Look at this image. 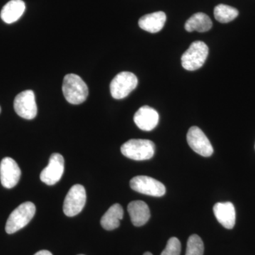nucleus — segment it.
I'll return each mask as SVG.
<instances>
[{"label":"nucleus","instance_id":"obj_1","mask_svg":"<svg viewBox=\"0 0 255 255\" xmlns=\"http://www.w3.org/2000/svg\"><path fill=\"white\" fill-rule=\"evenodd\" d=\"M63 92L65 100L72 105H80L87 100L88 87L78 75L68 74L64 78Z\"/></svg>","mask_w":255,"mask_h":255},{"label":"nucleus","instance_id":"obj_2","mask_svg":"<svg viewBox=\"0 0 255 255\" xmlns=\"http://www.w3.org/2000/svg\"><path fill=\"white\" fill-rule=\"evenodd\" d=\"M155 145L153 142L144 139H131L121 147L125 157L133 160L150 159L155 155Z\"/></svg>","mask_w":255,"mask_h":255},{"label":"nucleus","instance_id":"obj_3","mask_svg":"<svg viewBox=\"0 0 255 255\" xmlns=\"http://www.w3.org/2000/svg\"><path fill=\"white\" fill-rule=\"evenodd\" d=\"M35 214L36 206L34 204L29 201L23 203L9 215L5 226V231L8 234L17 232L29 223Z\"/></svg>","mask_w":255,"mask_h":255},{"label":"nucleus","instance_id":"obj_4","mask_svg":"<svg viewBox=\"0 0 255 255\" xmlns=\"http://www.w3.org/2000/svg\"><path fill=\"white\" fill-rule=\"evenodd\" d=\"M209 55V48L202 41H195L191 43L189 48L182 55L183 68L189 71H194L201 68L205 63Z\"/></svg>","mask_w":255,"mask_h":255},{"label":"nucleus","instance_id":"obj_5","mask_svg":"<svg viewBox=\"0 0 255 255\" xmlns=\"http://www.w3.org/2000/svg\"><path fill=\"white\" fill-rule=\"evenodd\" d=\"M137 82V77L133 73L122 72L111 82V95L116 100H122L136 88Z\"/></svg>","mask_w":255,"mask_h":255},{"label":"nucleus","instance_id":"obj_6","mask_svg":"<svg viewBox=\"0 0 255 255\" xmlns=\"http://www.w3.org/2000/svg\"><path fill=\"white\" fill-rule=\"evenodd\" d=\"M86 199L85 187L80 184L73 186L70 188L64 201V214L69 217L77 216L85 207Z\"/></svg>","mask_w":255,"mask_h":255},{"label":"nucleus","instance_id":"obj_7","mask_svg":"<svg viewBox=\"0 0 255 255\" xmlns=\"http://www.w3.org/2000/svg\"><path fill=\"white\" fill-rule=\"evenodd\" d=\"M132 190L145 195L160 197L164 196L166 188L162 183L148 176H137L130 182Z\"/></svg>","mask_w":255,"mask_h":255},{"label":"nucleus","instance_id":"obj_8","mask_svg":"<svg viewBox=\"0 0 255 255\" xmlns=\"http://www.w3.org/2000/svg\"><path fill=\"white\" fill-rule=\"evenodd\" d=\"M14 108L21 118L28 120L34 119L38 112L34 92L32 90H25L18 94L14 99Z\"/></svg>","mask_w":255,"mask_h":255},{"label":"nucleus","instance_id":"obj_9","mask_svg":"<svg viewBox=\"0 0 255 255\" xmlns=\"http://www.w3.org/2000/svg\"><path fill=\"white\" fill-rule=\"evenodd\" d=\"M187 140L191 149L203 157H210L214 153V148L204 132L197 127L189 128Z\"/></svg>","mask_w":255,"mask_h":255},{"label":"nucleus","instance_id":"obj_10","mask_svg":"<svg viewBox=\"0 0 255 255\" xmlns=\"http://www.w3.org/2000/svg\"><path fill=\"white\" fill-rule=\"evenodd\" d=\"M65 169V160L59 153H53L50 156L49 162L46 168L42 171L40 178L47 185H54L59 182Z\"/></svg>","mask_w":255,"mask_h":255},{"label":"nucleus","instance_id":"obj_11","mask_svg":"<svg viewBox=\"0 0 255 255\" xmlns=\"http://www.w3.org/2000/svg\"><path fill=\"white\" fill-rule=\"evenodd\" d=\"M21 169L11 157H4L0 163V180L3 187L11 189L18 184L21 177Z\"/></svg>","mask_w":255,"mask_h":255},{"label":"nucleus","instance_id":"obj_12","mask_svg":"<svg viewBox=\"0 0 255 255\" xmlns=\"http://www.w3.org/2000/svg\"><path fill=\"white\" fill-rule=\"evenodd\" d=\"M159 114L148 106L140 107L134 115V122L139 128L145 131L153 130L159 123Z\"/></svg>","mask_w":255,"mask_h":255},{"label":"nucleus","instance_id":"obj_13","mask_svg":"<svg viewBox=\"0 0 255 255\" xmlns=\"http://www.w3.org/2000/svg\"><path fill=\"white\" fill-rule=\"evenodd\" d=\"M214 213L218 221L227 229H232L236 224V209L231 202H219L215 204Z\"/></svg>","mask_w":255,"mask_h":255},{"label":"nucleus","instance_id":"obj_14","mask_svg":"<svg viewBox=\"0 0 255 255\" xmlns=\"http://www.w3.org/2000/svg\"><path fill=\"white\" fill-rule=\"evenodd\" d=\"M128 212L133 226L136 227L144 226L150 218L148 206L144 201H134L128 206Z\"/></svg>","mask_w":255,"mask_h":255},{"label":"nucleus","instance_id":"obj_15","mask_svg":"<svg viewBox=\"0 0 255 255\" xmlns=\"http://www.w3.org/2000/svg\"><path fill=\"white\" fill-rule=\"evenodd\" d=\"M165 13L163 11H156L151 14L144 15L139 19L138 25L144 31L155 33L160 31L165 24Z\"/></svg>","mask_w":255,"mask_h":255},{"label":"nucleus","instance_id":"obj_16","mask_svg":"<svg viewBox=\"0 0 255 255\" xmlns=\"http://www.w3.org/2000/svg\"><path fill=\"white\" fill-rule=\"evenodd\" d=\"M25 9L26 5L22 0H11L3 6L0 16L5 23H12L21 18Z\"/></svg>","mask_w":255,"mask_h":255},{"label":"nucleus","instance_id":"obj_17","mask_svg":"<svg viewBox=\"0 0 255 255\" xmlns=\"http://www.w3.org/2000/svg\"><path fill=\"white\" fill-rule=\"evenodd\" d=\"M124 210L119 204H114L101 219V225L107 231H113L119 227L120 221L123 219Z\"/></svg>","mask_w":255,"mask_h":255},{"label":"nucleus","instance_id":"obj_18","mask_svg":"<svg viewBox=\"0 0 255 255\" xmlns=\"http://www.w3.org/2000/svg\"><path fill=\"white\" fill-rule=\"evenodd\" d=\"M212 26V21L209 16L204 13L199 12L192 15L187 20L184 27L188 32L198 31L204 33L209 31Z\"/></svg>","mask_w":255,"mask_h":255},{"label":"nucleus","instance_id":"obj_19","mask_svg":"<svg viewBox=\"0 0 255 255\" xmlns=\"http://www.w3.org/2000/svg\"><path fill=\"white\" fill-rule=\"evenodd\" d=\"M239 11L233 6L226 4H219L215 7L214 16L219 22L226 23L231 22L237 17Z\"/></svg>","mask_w":255,"mask_h":255},{"label":"nucleus","instance_id":"obj_20","mask_svg":"<svg viewBox=\"0 0 255 255\" xmlns=\"http://www.w3.org/2000/svg\"><path fill=\"white\" fill-rule=\"evenodd\" d=\"M204 252V243L197 235H192L187 241L186 255H203Z\"/></svg>","mask_w":255,"mask_h":255},{"label":"nucleus","instance_id":"obj_21","mask_svg":"<svg viewBox=\"0 0 255 255\" xmlns=\"http://www.w3.org/2000/svg\"><path fill=\"white\" fill-rule=\"evenodd\" d=\"M181 243L177 238H169L165 249L160 255H180Z\"/></svg>","mask_w":255,"mask_h":255},{"label":"nucleus","instance_id":"obj_22","mask_svg":"<svg viewBox=\"0 0 255 255\" xmlns=\"http://www.w3.org/2000/svg\"><path fill=\"white\" fill-rule=\"evenodd\" d=\"M34 255H53V254L48 251H41L36 253Z\"/></svg>","mask_w":255,"mask_h":255},{"label":"nucleus","instance_id":"obj_23","mask_svg":"<svg viewBox=\"0 0 255 255\" xmlns=\"http://www.w3.org/2000/svg\"><path fill=\"white\" fill-rule=\"evenodd\" d=\"M143 255H152V253H149V252H147V253H144Z\"/></svg>","mask_w":255,"mask_h":255},{"label":"nucleus","instance_id":"obj_24","mask_svg":"<svg viewBox=\"0 0 255 255\" xmlns=\"http://www.w3.org/2000/svg\"><path fill=\"white\" fill-rule=\"evenodd\" d=\"M0 112H1V107H0Z\"/></svg>","mask_w":255,"mask_h":255},{"label":"nucleus","instance_id":"obj_25","mask_svg":"<svg viewBox=\"0 0 255 255\" xmlns=\"http://www.w3.org/2000/svg\"></svg>","mask_w":255,"mask_h":255}]
</instances>
